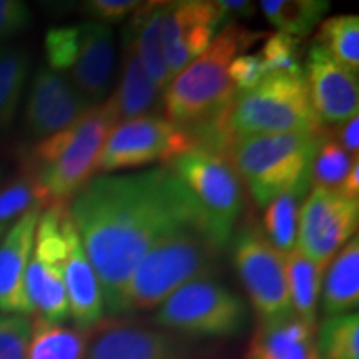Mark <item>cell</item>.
Wrapping results in <instances>:
<instances>
[{"mask_svg":"<svg viewBox=\"0 0 359 359\" xmlns=\"http://www.w3.org/2000/svg\"><path fill=\"white\" fill-rule=\"evenodd\" d=\"M32 22V13L20 0H0V45L20 35Z\"/></svg>","mask_w":359,"mask_h":359,"instance_id":"obj_38","label":"cell"},{"mask_svg":"<svg viewBox=\"0 0 359 359\" xmlns=\"http://www.w3.org/2000/svg\"><path fill=\"white\" fill-rule=\"evenodd\" d=\"M115 127L114 116L100 103L70 127L42 138L27 151L22 158V172L32 178L45 208L69 205L97 177L102 148Z\"/></svg>","mask_w":359,"mask_h":359,"instance_id":"obj_3","label":"cell"},{"mask_svg":"<svg viewBox=\"0 0 359 359\" xmlns=\"http://www.w3.org/2000/svg\"><path fill=\"white\" fill-rule=\"evenodd\" d=\"M320 359H359L358 313L326 316L318 331Z\"/></svg>","mask_w":359,"mask_h":359,"instance_id":"obj_31","label":"cell"},{"mask_svg":"<svg viewBox=\"0 0 359 359\" xmlns=\"http://www.w3.org/2000/svg\"><path fill=\"white\" fill-rule=\"evenodd\" d=\"M338 193L341 196H344V198L359 200V161L354 163L353 170L349 172Z\"/></svg>","mask_w":359,"mask_h":359,"instance_id":"obj_41","label":"cell"},{"mask_svg":"<svg viewBox=\"0 0 359 359\" xmlns=\"http://www.w3.org/2000/svg\"><path fill=\"white\" fill-rule=\"evenodd\" d=\"M35 206L45 208V203L32 178L24 172L0 188V224H11Z\"/></svg>","mask_w":359,"mask_h":359,"instance_id":"obj_33","label":"cell"},{"mask_svg":"<svg viewBox=\"0 0 359 359\" xmlns=\"http://www.w3.org/2000/svg\"><path fill=\"white\" fill-rule=\"evenodd\" d=\"M264 19L278 32L302 40L316 29L330 11L326 0H263L259 2Z\"/></svg>","mask_w":359,"mask_h":359,"instance_id":"obj_27","label":"cell"},{"mask_svg":"<svg viewBox=\"0 0 359 359\" xmlns=\"http://www.w3.org/2000/svg\"><path fill=\"white\" fill-rule=\"evenodd\" d=\"M43 208L35 206L15 219L0 240V313L32 314L25 291V273L34 251L35 230Z\"/></svg>","mask_w":359,"mask_h":359,"instance_id":"obj_17","label":"cell"},{"mask_svg":"<svg viewBox=\"0 0 359 359\" xmlns=\"http://www.w3.org/2000/svg\"><path fill=\"white\" fill-rule=\"evenodd\" d=\"M79 39V25H62L48 30L43 40L48 69L58 74L69 72L77 58Z\"/></svg>","mask_w":359,"mask_h":359,"instance_id":"obj_34","label":"cell"},{"mask_svg":"<svg viewBox=\"0 0 359 359\" xmlns=\"http://www.w3.org/2000/svg\"><path fill=\"white\" fill-rule=\"evenodd\" d=\"M246 306L230 288L213 280L188 283L158 306L155 323L188 336L226 338L243 330Z\"/></svg>","mask_w":359,"mask_h":359,"instance_id":"obj_8","label":"cell"},{"mask_svg":"<svg viewBox=\"0 0 359 359\" xmlns=\"http://www.w3.org/2000/svg\"><path fill=\"white\" fill-rule=\"evenodd\" d=\"M67 213L69 205H50L42 210L25 273V291L32 314L50 323H64L70 318L64 280Z\"/></svg>","mask_w":359,"mask_h":359,"instance_id":"obj_9","label":"cell"},{"mask_svg":"<svg viewBox=\"0 0 359 359\" xmlns=\"http://www.w3.org/2000/svg\"><path fill=\"white\" fill-rule=\"evenodd\" d=\"M321 133L258 135L233 143L224 158L231 163L259 208L304 177L321 145Z\"/></svg>","mask_w":359,"mask_h":359,"instance_id":"obj_6","label":"cell"},{"mask_svg":"<svg viewBox=\"0 0 359 359\" xmlns=\"http://www.w3.org/2000/svg\"><path fill=\"white\" fill-rule=\"evenodd\" d=\"M30 333L29 316L0 313V359H27Z\"/></svg>","mask_w":359,"mask_h":359,"instance_id":"obj_35","label":"cell"},{"mask_svg":"<svg viewBox=\"0 0 359 359\" xmlns=\"http://www.w3.org/2000/svg\"><path fill=\"white\" fill-rule=\"evenodd\" d=\"M79 29V52L69 70V80L90 105H100L114 79V30L92 20L80 24Z\"/></svg>","mask_w":359,"mask_h":359,"instance_id":"obj_18","label":"cell"},{"mask_svg":"<svg viewBox=\"0 0 359 359\" xmlns=\"http://www.w3.org/2000/svg\"><path fill=\"white\" fill-rule=\"evenodd\" d=\"M358 223L359 200L311 188L299 213L298 250L314 263L327 266L356 233Z\"/></svg>","mask_w":359,"mask_h":359,"instance_id":"obj_12","label":"cell"},{"mask_svg":"<svg viewBox=\"0 0 359 359\" xmlns=\"http://www.w3.org/2000/svg\"><path fill=\"white\" fill-rule=\"evenodd\" d=\"M30 72V57L17 45H0V132L15 120Z\"/></svg>","mask_w":359,"mask_h":359,"instance_id":"obj_28","label":"cell"},{"mask_svg":"<svg viewBox=\"0 0 359 359\" xmlns=\"http://www.w3.org/2000/svg\"><path fill=\"white\" fill-rule=\"evenodd\" d=\"M219 253L222 251L198 224L170 231L133 269L120 314L158 308L188 283L212 280Z\"/></svg>","mask_w":359,"mask_h":359,"instance_id":"obj_4","label":"cell"},{"mask_svg":"<svg viewBox=\"0 0 359 359\" xmlns=\"http://www.w3.org/2000/svg\"><path fill=\"white\" fill-rule=\"evenodd\" d=\"M302 40L291 35L276 32L269 35L258 52L262 58L264 75L269 74H290L302 75Z\"/></svg>","mask_w":359,"mask_h":359,"instance_id":"obj_32","label":"cell"},{"mask_svg":"<svg viewBox=\"0 0 359 359\" xmlns=\"http://www.w3.org/2000/svg\"><path fill=\"white\" fill-rule=\"evenodd\" d=\"M314 43L330 53L336 62L359 72V17L334 15L318 25Z\"/></svg>","mask_w":359,"mask_h":359,"instance_id":"obj_29","label":"cell"},{"mask_svg":"<svg viewBox=\"0 0 359 359\" xmlns=\"http://www.w3.org/2000/svg\"><path fill=\"white\" fill-rule=\"evenodd\" d=\"M223 128L230 147L258 135L327 130L314 114L303 74H269L255 88L236 93Z\"/></svg>","mask_w":359,"mask_h":359,"instance_id":"obj_5","label":"cell"},{"mask_svg":"<svg viewBox=\"0 0 359 359\" xmlns=\"http://www.w3.org/2000/svg\"><path fill=\"white\" fill-rule=\"evenodd\" d=\"M219 15V25L223 29L230 24H236V19H248L257 11L253 2L246 0H215Z\"/></svg>","mask_w":359,"mask_h":359,"instance_id":"obj_39","label":"cell"},{"mask_svg":"<svg viewBox=\"0 0 359 359\" xmlns=\"http://www.w3.org/2000/svg\"><path fill=\"white\" fill-rule=\"evenodd\" d=\"M320 304L326 316L353 313L359 304V238L354 235L327 263Z\"/></svg>","mask_w":359,"mask_h":359,"instance_id":"obj_23","label":"cell"},{"mask_svg":"<svg viewBox=\"0 0 359 359\" xmlns=\"http://www.w3.org/2000/svg\"><path fill=\"white\" fill-rule=\"evenodd\" d=\"M334 135L333 138L334 142H338L344 150L348 151L349 155L358 156V150H359V115H353L351 118L346 120L344 123L334 127Z\"/></svg>","mask_w":359,"mask_h":359,"instance_id":"obj_40","label":"cell"},{"mask_svg":"<svg viewBox=\"0 0 359 359\" xmlns=\"http://www.w3.org/2000/svg\"><path fill=\"white\" fill-rule=\"evenodd\" d=\"M65 262L64 280L67 299H69L70 318L75 326L82 330H92L103 321L105 303H103L100 281L90 264L80 241L70 213H67L65 223Z\"/></svg>","mask_w":359,"mask_h":359,"instance_id":"obj_19","label":"cell"},{"mask_svg":"<svg viewBox=\"0 0 359 359\" xmlns=\"http://www.w3.org/2000/svg\"><path fill=\"white\" fill-rule=\"evenodd\" d=\"M264 37L240 24L226 25L206 50L172 80L163 93L165 118L190 133L191 140L218 135L236 97L228 69Z\"/></svg>","mask_w":359,"mask_h":359,"instance_id":"obj_2","label":"cell"},{"mask_svg":"<svg viewBox=\"0 0 359 359\" xmlns=\"http://www.w3.org/2000/svg\"><path fill=\"white\" fill-rule=\"evenodd\" d=\"M285 266L291 309L304 321L314 325L326 266L304 257L298 248L285 255Z\"/></svg>","mask_w":359,"mask_h":359,"instance_id":"obj_26","label":"cell"},{"mask_svg":"<svg viewBox=\"0 0 359 359\" xmlns=\"http://www.w3.org/2000/svg\"><path fill=\"white\" fill-rule=\"evenodd\" d=\"M311 183L309 172L298 180L293 187L278 195L266 205L263 217V235L281 255H288L298 248V224L303 201L306 198Z\"/></svg>","mask_w":359,"mask_h":359,"instance_id":"obj_24","label":"cell"},{"mask_svg":"<svg viewBox=\"0 0 359 359\" xmlns=\"http://www.w3.org/2000/svg\"><path fill=\"white\" fill-rule=\"evenodd\" d=\"M219 27L215 2L182 0L165 4L160 37L165 60L173 79L206 50L217 37Z\"/></svg>","mask_w":359,"mask_h":359,"instance_id":"obj_13","label":"cell"},{"mask_svg":"<svg viewBox=\"0 0 359 359\" xmlns=\"http://www.w3.org/2000/svg\"><path fill=\"white\" fill-rule=\"evenodd\" d=\"M303 75L313 110L323 127H338L358 114V74L336 62L318 43L309 45Z\"/></svg>","mask_w":359,"mask_h":359,"instance_id":"obj_14","label":"cell"},{"mask_svg":"<svg viewBox=\"0 0 359 359\" xmlns=\"http://www.w3.org/2000/svg\"><path fill=\"white\" fill-rule=\"evenodd\" d=\"M93 330L95 327L82 330L35 316L27 359H85Z\"/></svg>","mask_w":359,"mask_h":359,"instance_id":"obj_25","label":"cell"},{"mask_svg":"<svg viewBox=\"0 0 359 359\" xmlns=\"http://www.w3.org/2000/svg\"><path fill=\"white\" fill-rule=\"evenodd\" d=\"M168 167L182 180L198 205L205 230L222 251L231 241L235 224L245 206L243 182L223 155L193 147L170 161Z\"/></svg>","mask_w":359,"mask_h":359,"instance_id":"obj_7","label":"cell"},{"mask_svg":"<svg viewBox=\"0 0 359 359\" xmlns=\"http://www.w3.org/2000/svg\"><path fill=\"white\" fill-rule=\"evenodd\" d=\"M233 238V263L259 320L291 311L285 255L257 224H245Z\"/></svg>","mask_w":359,"mask_h":359,"instance_id":"obj_11","label":"cell"},{"mask_svg":"<svg viewBox=\"0 0 359 359\" xmlns=\"http://www.w3.org/2000/svg\"><path fill=\"white\" fill-rule=\"evenodd\" d=\"M356 161L358 156L349 155L327 132L321 145L318 147L311 160V167H309L311 188L338 193Z\"/></svg>","mask_w":359,"mask_h":359,"instance_id":"obj_30","label":"cell"},{"mask_svg":"<svg viewBox=\"0 0 359 359\" xmlns=\"http://www.w3.org/2000/svg\"><path fill=\"white\" fill-rule=\"evenodd\" d=\"M163 102V93L148 79L132 37L123 29L122 34V72L120 80L111 93V97L103 105L114 116L115 123H123L127 120L142 115H150L158 110Z\"/></svg>","mask_w":359,"mask_h":359,"instance_id":"obj_21","label":"cell"},{"mask_svg":"<svg viewBox=\"0 0 359 359\" xmlns=\"http://www.w3.org/2000/svg\"><path fill=\"white\" fill-rule=\"evenodd\" d=\"M85 359H187L182 343L167 331L127 321H102Z\"/></svg>","mask_w":359,"mask_h":359,"instance_id":"obj_16","label":"cell"},{"mask_svg":"<svg viewBox=\"0 0 359 359\" xmlns=\"http://www.w3.org/2000/svg\"><path fill=\"white\" fill-rule=\"evenodd\" d=\"M195 147L190 133L156 114L142 115L111 130L98 160V173L109 175L148 165H168Z\"/></svg>","mask_w":359,"mask_h":359,"instance_id":"obj_10","label":"cell"},{"mask_svg":"<svg viewBox=\"0 0 359 359\" xmlns=\"http://www.w3.org/2000/svg\"><path fill=\"white\" fill-rule=\"evenodd\" d=\"M8 178H11V168H8V165L4 161L2 156H0V188L6 185Z\"/></svg>","mask_w":359,"mask_h":359,"instance_id":"obj_42","label":"cell"},{"mask_svg":"<svg viewBox=\"0 0 359 359\" xmlns=\"http://www.w3.org/2000/svg\"><path fill=\"white\" fill-rule=\"evenodd\" d=\"M246 359H320L314 325L299 318L293 309L259 320Z\"/></svg>","mask_w":359,"mask_h":359,"instance_id":"obj_20","label":"cell"},{"mask_svg":"<svg viewBox=\"0 0 359 359\" xmlns=\"http://www.w3.org/2000/svg\"><path fill=\"white\" fill-rule=\"evenodd\" d=\"M69 213L111 316L122 313L130 276L156 241L187 224L205 230L195 198L168 165L97 175L72 198Z\"/></svg>","mask_w":359,"mask_h":359,"instance_id":"obj_1","label":"cell"},{"mask_svg":"<svg viewBox=\"0 0 359 359\" xmlns=\"http://www.w3.org/2000/svg\"><path fill=\"white\" fill-rule=\"evenodd\" d=\"M228 75H230V80L236 93L255 88L266 77L263 70L262 58H259L258 53H243V55L233 58L230 69H228Z\"/></svg>","mask_w":359,"mask_h":359,"instance_id":"obj_37","label":"cell"},{"mask_svg":"<svg viewBox=\"0 0 359 359\" xmlns=\"http://www.w3.org/2000/svg\"><path fill=\"white\" fill-rule=\"evenodd\" d=\"M140 2L137 0H88L83 4V12L97 24H118L132 17Z\"/></svg>","mask_w":359,"mask_h":359,"instance_id":"obj_36","label":"cell"},{"mask_svg":"<svg viewBox=\"0 0 359 359\" xmlns=\"http://www.w3.org/2000/svg\"><path fill=\"white\" fill-rule=\"evenodd\" d=\"M8 226H11V224H0V240H2L4 235H6V233H7Z\"/></svg>","mask_w":359,"mask_h":359,"instance_id":"obj_43","label":"cell"},{"mask_svg":"<svg viewBox=\"0 0 359 359\" xmlns=\"http://www.w3.org/2000/svg\"><path fill=\"white\" fill-rule=\"evenodd\" d=\"M167 2H140L137 11L132 13L125 30L132 37L135 48H137L138 58H140L143 69H145L148 79L156 85L161 93L172 83V74L167 65L161 47L160 24L161 13H163Z\"/></svg>","mask_w":359,"mask_h":359,"instance_id":"obj_22","label":"cell"},{"mask_svg":"<svg viewBox=\"0 0 359 359\" xmlns=\"http://www.w3.org/2000/svg\"><path fill=\"white\" fill-rule=\"evenodd\" d=\"M92 105L80 95L65 74L40 67L25 103V130L35 140L50 137L77 122Z\"/></svg>","mask_w":359,"mask_h":359,"instance_id":"obj_15","label":"cell"}]
</instances>
